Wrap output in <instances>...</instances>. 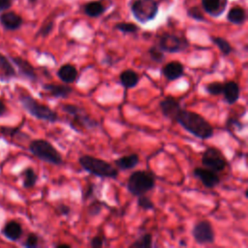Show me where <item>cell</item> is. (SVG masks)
Masks as SVG:
<instances>
[{"label":"cell","instance_id":"obj_32","mask_svg":"<svg viewBox=\"0 0 248 248\" xmlns=\"http://www.w3.org/2000/svg\"><path fill=\"white\" fill-rule=\"evenodd\" d=\"M148 54H149L150 58L156 63H162L165 59L164 51H162L158 46H151L148 49Z\"/></svg>","mask_w":248,"mask_h":248},{"label":"cell","instance_id":"obj_43","mask_svg":"<svg viewBox=\"0 0 248 248\" xmlns=\"http://www.w3.org/2000/svg\"><path fill=\"white\" fill-rule=\"evenodd\" d=\"M55 247H59V248H63V247L71 248V245L68 244V243H58V244H55Z\"/></svg>","mask_w":248,"mask_h":248},{"label":"cell","instance_id":"obj_7","mask_svg":"<svg viewBox=\"0 0 248 248\" xmlns=\"http://www.w3.org/2000/svg\"><path fill=\"white\" fill-rule=\"evenodd\" d=\"M202 164L206 169L220 172L225 170L228 161L222 151L215 146H208L202 154Z\"/></svg>","mask_w":248,"mask_h":248},{"label":"cell","instance_id":"obj_28","mask_svg":"<svg viewBox=\"0 0 248 248\" xmlns=\"http://www.w3.org/2000/svg\"><path fill=\"white\" fill-rule=\"evenodd\" d=\"M152 246V234L149 232L142 234L130 245L132 248H150Z\"/></svg>","mask_w":248,"mask_h":248},{"label":"cell","instance_id":"obj_17","mask_svg":"<svg viewBox=\"0 0 248 248\" xmlns=\"http://www.w3.org/2000/svg\"><path fill=\"white\" fill-rule=\"evenodd\" d=\"M43 89L47 92L51 97L57 99H67L73 92V88L69 85H66V83H46L43 85Z\"/></svg>","mask_w":248,"mask_h":248},{"label":"cell","instance_id":"obj_44","mask_svg":"<svg viewBox=\"0 0 248 248\" xmlns=\"http://www.w3.org/2000/svg\"><path fill=\"white\" fill-rule=\"evenodd\" d=\"M29 1V3H35L37 0H28Z\"/></svg>","mask_w":248,"mask_h":248},{"label":"cell","instance_id":"obj_25","mask_svg":"<svg viewBox=\"0 0 248 248\" xmlns=\"http://www.w3.org/2000/svg\"><path fill=\"white\" fill-rule=\"evenodd\" d=\"M105 11V8L101 2L93 1L84 6V13L91 17H97L101 16Z\"/></svg>","mask_w":248,"mask_h":248},{"label":"cell","instance_id":"obj_38","mask_svg":"<svg viewBox=\"0 0 248 248\" xmlns=\"http://www.w3.org/2000/svg\"><path fill=\"white\" fill-rule=\"evenodd\" d=\"M57 211L59 212V214H61L62 216H67L69 215V213L71 212V208L69 205L65 204V203H61L57 206Z\"/></svg>","mask_w":248,"mask_h":248},{"label":"cell","instance_id":"obj_15","mask_svg":"<svg viewBox=\"0 0 248 248\" xmlns=\"http://www.w3.org/2000/svg\"><path fill=\"white\" fill-rule=\"evenodd\" d=\"M0 23L4 29L9 31H15L20 28L23 23V19L16 12L8 11L0 15Z\"/></svg>","mask_w":248,"mask_h":248},{"label":"cell","instance_id":"obj_14","mask_svg":"<svg viewBox=\"0 0 248 248\" xmlns=\"http://www.w3.org/2000/svg\"><path fill=\"white\" fill-rule=\"evenodd\" d=\"M162 75L166 79L173 81L184 76V65L177 60L168 62L162 67Z\"/></svg>","mask_w":248,"mask_h":248},{"label":"cell","instance_id":"obj_26","mask_svg":"<svg viewBox=\"0 0 248 248\" xmlns=\"http://www.w3.org/2000/svg\"><path fill=\"white\" fill-rule=\"evenodd\" d=\"M0 71L7 78H14L16 76V72L14 66L11 64L10 60L2 53H0Z\"/></svg>","mask_w":248,"mask_h":248},{"label":"cell","instance_id":"obj_20","mask_svg":"<svg viewBox=\"0 0 248 248\" xmlns=\"http://www.w3.org/2000/svg\"><path fill=\"white\" fill-rule=\"evenodd\" d=\"M1 232L9 240L17 241L21 237V235L23 233V230H22L21 225L18 222L12 220L5 224Z\"/></svg>","mask_w":248,"mask_h":248},{"label":"cell","instance_id":"obj_35","mask_svg":"<svg viewBox=\"0 0 248 248\" xmlns=\"http://www.w3.org/2000/svg\"><path fill=\"white\" fill-rule=\"evenodd\" d=\"M52 28H53V22L52 21L47 22L40 28V30L38 31V35L42 37H46L52 31Z\"/></svg>","mask_w":248,"mask_h":248},{"label":"cell","instance_id":"obj_21","mask_svg":"<svg viewBox=\"0 0 248 248\" xmlns=\"http://www.w3.org/2000/svg\"><path fill=\"white\" fill-rule=\"evenodd\" d=\"M140 79V75L133 69H126L119 75V81L126 89H131L137 86Z\"/></svg>","mask_w":248,"mask_h":248},{"label":"cell","instance_id":"obj_40","mask_svg":"<svg viewBox=\"0 0 248 248\" xmlns=\"http://www.w3.org/2000/svg\"><path fill=\"white\" fill-rule=\"evenodd\" d=\"M92 194H94V185H90L86 190L85 192L82 193V201H86L88 200Z\"/></svg>","mask_w":248,"mask_h":248},{"label":"cell","instance_id":"obj_29","mask_svg":"<svg viewBox=\"0 0 248 248\" xmlns=\"http://www.w3.org/2000/svg\"><path fill=\"white\" fill-rule=\"evenodd\" d=\"M204 90L207 94L209 95H213V96H218V95H222V91H223V82L220 81H212L207 83L204 86Z\"/></svg>","mask_w":248,"mask_h":248},{"label":"cell","instance_id":"obj_42","mask_svg":"<svg viewBox=\"0 0 248 248\" xmlns=\"http://www.w3.org/2000/svg\"><path fill=\"white\" fill-rule=\"evenodd\" d=\"M7 110L8 109H7V107H6L5 103L2 100H0V116L5 115L7 113Z\"/></svg>","mask_w":248,"mask_h":248},{"label":"cell","instance_id":"obj_3","mask_svg":"<svg viewBox=\"0 0 248 248\" xmlns=\"http://www.w3.org/2000/svg\"><path fill=\"white\" fill-rule=\"evenodd\" d=\"M18 100L22 108L33 117L46 121L49 123H55L60 120L58 113L51 109L48 106L38 102L34 97L28 93H20Z\"/></svg>","mask_w":248,"mask_h":248},{"label":"cell","instance_id":"obj_2","mask_svg":"<svg viewBox=\"0 0 248 248\" xmlns=\"http://www.w3.org/2000/svg\"><path fill=\"white\" fill-rule=\"evenodd\" d=\"M78 164L85 171L100 178L115 179L119 173V170L114 165L88 154L81 155L78 158Z\"/></svg>","mask_w":248,"mask_h":248},{"label":"cell","instance_id":"obj_27","mask_svg":"<svg viewBox=\"0 0 248 248\" xmlns=\"http://www.w3.org/2000/svg\"><path fill=\"white\" fill-rule=\"evenodd\" d=\"M211 41L216 46H218L223 55H229L232 51V46L226 39L222 37H211Z\"/></svg>","mask_w":248,"mask_h":248},{"label":"cell","instance_id":"obj_19","mask_svg":"<svg viewBox=\"0 0 248 248\" xmlns=\"http://www.w3.org/2000/svg\"><path fill=\"white\" fill-rule=\"evenodd\" d=\"M140 163V156L137 153H131L121 156L113 161L114 166L120 170H129L135 169Z\"/></svg>","mask_w":248,"mask_h":248},{"label":"cell","instance_id":"obj_4","mask_svg":"<svg viewBox=\"0 0 248 248\" xmlns=\"http://www.w3.org/2000/svg\"><path fill=\"white\" fill-rule=\"evenodd\" d=\"M29 151L35 157L46 163L54 166H60L63 163L61 153L56 149V147L51 142H49L46 140H33L29 144Z\"/></svg>","mask_w":248,"mask_h":248},{"label":"cell","instance_id":"obj_12","mask_svg":"<svg viewBox=\"0 0 248 248\" xmlns=\"http://www.w3.org/2000/svg\"><path fill=\"white\" fill-rule=\"evenodd\" d=\"M159 107H160L163 116L168 119H170L172 121H174L176 114L182 108L179 101L170 95L164 97L160 101Z\"/></svg>","mask_w":248,"mask_h":248},{"label":"cell","instance_id":"obj_18","mask_svg":"<svg viewBox=\"0 0 248 248\" xmlns=\"http://www.w3.org/2000/svg\"><path fill=\"white\" fill-rule=\"evenodd\" d=\"M57 77L62 82L66 84L73 83L77 80L78 77V69L73 64H69V63L64 64L60 66L59 69L57 70Z\"/></svg>","mask_w":248,"mask_h":248},{"label":"cell","instance_id":"obj_5","mask_svg":"<svg viewBox=\"0 0 248 248\" xmlns=\"http://www.w3.org/2000/svg\"><path fill=\"white\" fill-rule=\"evenodd\" d=\"M155 188V178L154 176L146 170H136L133 171L127 181L128 192L139 197L145 195L147 192Z\"/></svg>","mask_w":248,"mask_h":248},{"label":"cell","instance_id":"obj_22","mask_svg":"<svg viewBox=\"0 0 248 248\" xmlns=\"http://www.w3.org/2000/svg\"><path fill=\"white\" fill-rule=\"evenodd\" d=\"M202 4L206 13L213 16H219L226 9L227 0H202Z\"/></svg>","mask_w":248,"mask_h":248},{"label":"cell","instance_id":"obj_8","mask_svg":"<svg viewBox=\"0 0 248 248\" xmlns=\"http://www.w3.org/2000/svg\"><path fill=\"white\" fill-rule=\"evenodd\" d=\"M133 16L141 23L152 20L158 12V5L152 0H136L132 4Z\"/></svg>","mask_w":248,"mask_h":248},{"label":"cell","instance_id":"obj_10","mask_svg":"<svg viewBox=\"0 0 248 248\" xmlns=\"http://www.w3.org/2000/svg\"><path fill=\"white\" fill-rule=\"evenodd\" d=\"M192 236L197 244L205 245L215 241V232L208 220H201L192 228Z\"/></svg>","mask_w":248,"mask_h":248},{"label":"cell","instance_id":"obj_39","mask_svg":"<svg viewBox=\"0 0 248 248\" xmlns=\"http://www.w3.org/2000/svg\"><path fill=\"white\" fill-rule=\"evenodd\" d=\"M227 126H231L232 129H233L234 127H236L237 130H239V129L241 130V123H240L237 119H235V118H233V117L228 119V121H227Z\"/></svg>","mask_w":248,"mask_h":248},{"label":"cell","instance_id":"obj_31","mask_svg":"<svg viewBox=\"0 0 248 248\" xmlns=\"http://www.w3.org/2000/svg\"><path fill=\"white\" fill-rule=\"evenodd\" d=\"M115 29L124 34H133L139 31V27L131 22H119L115 25Z\"/></svg>","mask_w":248,"mask_h":248},{"label":"cell","instance_id":"obj_34","mask_svg":"<svg viewBox=\"0 0 248 248\" xmlns=\"http://www.w3.org/2000/svg\"><path fill=\"white\" fill-rule=\"evenodd\" d=\"M101 210H102L101 202H98V201H95V202H93L89 205V207H88V214L90 216H96V215H98L101 212Z\"/></svg>","mask_w":248,"mask_h":248},{"label":"cell","instance_id":"obj_24","mask_svg":"<svg viewBox=\"0 0 248 248\" xmlns=\"http://www.w3.org/2000/svg\"><path fill=\"white\" fill-rule=\"evenodd\" d=\"M227 18L230 22L234 23V24H241L245 21L246 18V14L245 11L240 8V7H234L230 10L228 13Z\"/></svg>","mask_w":248,"mask_h":248},{"label":"cell","instance_id":"obj_37","mask_svg":"<svg viewBox=\"0 0 248 248\" xmlns=\"http://www.w3.org/2000/svg\"><path fill=\"white\" fill-rule=\"evenodd\" d=\"M105 238L102 235H96L91 238L90 240V246L92 248H101L104 246Z\"/></svg>","mask_w":248,"mask_h":248},{"label":"cell","instance_id":"obj_1","mask_svg":"<svg viewBox=\"0 0 248 248\" xmlns=\"http://www.w3.org/2000/svg\"><path fill=\"white\" fill-rule=\"evenodd\" d=\"M174 121L177 122L186 132L194 137L205 140L213 137V126L200 113L181 108L176 114Z\"/></svg>","mask_w":248,"mask_h":248},{"label":"cell","instance_id":"obj_13","mask_svg":"<svg viewBox=\"0 0 248 248\" xmlns=\"http://www.w3.org/2000/svg\"><path fill=\"white\" fill-rule=\"evenodd\" d=\"M11 60L17 67L18 72L21 77H23L31 81L37 80L38 76H37L35 68L33 67V65L31 63H29L27 60H25L19 56H13L11 58Z\"/></svg>","mask_w":248,"mask_h":248},{"label":"cell","instance_id":"obj_23","mask_svg":"<svg viewBox=\"0 0 248 248\" xmlns=\"http://www.w3.org/2000/svg\"><path fill=\"white\" fill-rule=\"evenodd\" d=\"M21 175L23 177L22 185L24 188H32L36 185L38 181V175L35 172L34 169L31 167H28L24 169L21 172Z\"/></svg>","mask_w":248,"mask_h":248},{"label":"cell","instance_id":"obj_6","mask_svg":"<svg viewBox=\"0 0 248 248\" xmlns=\"http://www.w3.org/2000/svg\"><path fill=\"white\" fill-rule=\"evenodd\" d=\"M61 109L64 111L69 117H71V120L69 121V125L71 128L74 127L76 124L77 127L75 131L79 132L80 128L85 129H94L95 127L99 126V123L91 118L83 108H79L77 105L74 104H62Z\"/></svg>","mask_w":248,"mask_h":248},{"label":"cell","instance_id":"obj_16","mask_svg":"<svg viewBox=\"0 0 248 248\" xmlns=\"http://www.w3.org/2000/svg\"><path fill=\"white\" fill-rule=\"evenodd\" d=\"M222 95L228 105L235 104L240 97V87L234 80H228L223 83Z\"/></svg>","mask_w":248,"mask_h":248},{"label":"cell","instance_id":"obj_30","mask_svg":"<svg viewBox=\"0 0 248 248\" xmlns=\"http://www.w3.org/2000/svg\"><path fill=\"white\" fill-rule=\"evenodd\" d=\"M137 204L140 208L143 209V210H152L155 207L154 202H152V200L145 195H141L138 197V202Z\"/></svg>","mask_w":248,"mask_h":248},{"label":"cell","instance_id":"obj_11","mask_svg":"<svg viewBox=\"0 0 248 248\" xmlns=\"http://www.w3.org/2000/svg\"><path fill=\"white\" fill-rule=\"evenodd\" d=\"M193 174L194 176H196L205 188H209V189H214L216 188L220 182V176L218 175V172L213 171L209 169H204V168H201V167H197L193 170Z\"/></svg>","mask_w":248,"mask_h":248},{"label":"cell","instance_id":"obj_41","mask_svg":"<svg viewBox=\"0 0 248 248\" xmlns=\"http://www.w3.org/2000/svg\"><path fill=\"white\" fill-rule=\"evenodd\" d=\"M13 1L12 0H0V12L7 11L11 8Z\"/></svg>","mask_w":248,"mask_h":248},{"label":"cell","instance_id":"obj_9","mask_svg":"<svg viewBox=\"0 0 248 248\" xmlns=\"http://www.w3.org/2000/svg\"><path fill=\"white\" fill-rule=\"evenodd\" d=\"M189 42L187 39L170 33L163 34L158 42V47L168 53L181 52L188 48Z\"/></svg>","mask_w":248,"mask_h":248},{"label":"cell","instance_id":"obj_36","mask_svg":"<svg viewBox=\"0 0 248 248\" xmlns=\"http://www.w3.org/2000/svg\"><path fill=\"white\" fill-rule=\"evenodd\" d=\"M188 15H189V16L193 17L196 20H203V16L198 7H193L191 9H189Z\"/></svg>","mask_w":248,"mask_h":248},{"label":"cell","instance_id":"obj_33","mask_svg":"<svg viewBox=\"0 0 248 248\" xmlns=\"http://www.w3.org/2000/svg\"><path fill=\"white\" fill-rule=\"evenodd\" d=\"M23 245H24L26 248H35V247H38V245H39V236H38L36 233H34V232H30V233L27 235V237H26V239H25Z\"/></svg>","mask_w":248,"mask_h":248}]
</instances>
